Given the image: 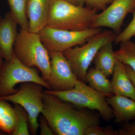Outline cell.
I'll list each match as a JSON object with an SVG mask.
<instances>
[{
	"label": "cell",
	"mask_w": 135,
	"mask_h": 135,
	"mask_svg": "<svg viewBox=\"0 0 135 135\" xmlns=\"http://www.w3.org/2000/svg\"><path fill=\"white\" fill-rule=\"evenodd\" d=\"M41 114L57 135H84L91 126L99 125V116L85 108L77 109L72 104L44 91Z\"/></svg>",
	"instance_id": "obj_1"
},
{
	"label": "cell",
	"mask_w": 135,
	"mask_h": 135,
	"mask_svg": "<svg viewBox=\"0 0 135 135\" xmlns=\"http://www.w3.org/2000/svg\"><path fill=\"white\" fill-rule=\"evenodd\" d=\"M97 11L78 6L64 0H51L47 26L70 31H82L90 27Z\"/></svg>",
	"instance_id": "obj_2"
},
{
	"label": "cell",
	"mask_w": 135,
	"mask_h": 135,
	"mask_svg": "<svg viewBox=\"0 0 135 135\" xmlns=\"http://www.w3.org/2000/svg\"><path fill=\"white\" fill-rule=\"evenodd\" d=\"M14 53L25 65L38 68L47 82L50 75V56L38 33L21 28L14 45Z\"/></svg>",
	"instance_id": "obj_3"
},
{
	"label": "cell",
	"mask_w": 135,
	"mask_h": 135,
	"mask_svg": "<svg viewBox=\"0 0 135 135\" xmlns=\"http://www.w3.org/2000/svg\"><path fill=\"white\" fill-rule=\"evenodd\" d=\"M65 102L80 108L95 110L104 120L110 121L113 118V110L107 103L105 94L98 92L78 80L72 89L62 91L45 90Z\"/></svg>",
	"instance_id": "obj_4"
},
{
	"label": "cell",
	"mask_w": 135,
	"mask_h": 135,
	"mask_svg": "<svg viewBox=\"0 0 135 135\" xmlns=\"http://www.w3.org/2000/svg\"><path fill=\"white\" fill-rule=\"evenodd\" d=\"M116 36L113 31H101L81 46H75L63 52L78 80L87 83V73L97 53L104 45L114 41Z\"/></svg>",
	"instance_id": "obj_5"
},
{
	"label": "cell",
	"mask_w": 135,
	"mask_h": 135,
	"mask_svg": "<svg viewBox=\"0 0 135 135\" xmlns=\"http://www.w3.org/2000/svg\"><path fill=\"white\" fill-rule=\"evenodd\" d=\"M29 82L38 83L47 90H51L49 83L34 67L25 65L14 53L12 58L5 61L0 70V97L15 94L18 90L16 88L17 84Z\"/></svg>",
	"instance_id": "obj_6"
},
{
	"label": "cell",
	"mask_w": 135,
	"mask_h": 135,
	"mask_svg": "<svg viewBox=\"0 0 135 135\" xmlns=\"http://www.w3.org/2000/svg\"><path fill=\"white\" fill-rule=\"evenodd\" d=\"M43 88L35 83H24L15 94L0 97L1 99L19 105L26 111L29 130L33 135L36 134L39 128L38 118L43 108Z\"/></svg>",
	"instance_id": "obj_7"
},
{
	"label": "cell",
	"mask_w": 135,
	"mask_h": 135,
	"mask_svg": "<svg viewBox=\"0 0 135 135\" xmlns=\"http://www.w3.org/2000/svg\"><path fill=\"white\" fill-rule=\"evenodd\" d=\"M100 28H90L79 31H70L47 26L38 33L41 40L49 52H63L68 49L82 45L101 32Z\"/></svg>",
	"instance_id": "obj_8"
},
{
	"label": "cell",
	"mask_w": 135,
	"mask_h": 135,
	"mask_svg": "<svg viewBox=\"0 0 135 135\" xmlns=\"http://www.w3.org/2000/svg\"><path fill=\"white\" fill-rule=\"evenodd\" d=\"M50 71L47 81L51 90L62 91L72 89L78 79L63 52H49Z\"/></svg>",
	"instance_id": "obj_9"
},
{
	"label": "cell",
	"mask_w": 135,
	"mask_h": 135,
	"mask_svg": "<svg viewBox=\"0 0 135 135\" xmlns=\"http://www.w3.org/2000/svg\"><path fill=\"white\" fill-rule=\"evenodd\" d=\"M111 3L101 13L97 14L90 28L107 27L118 32L127 15L135 9V0H113Z\"/></svg>",
	"instance_id": "obj_10"
},
{
	"label": "cell",
	"mask_w": 135,
	"mask_h": 135,
	"mask_svg": "<svg viewBox=\"0 0 135 135\" xmlns=\"http://www.w3.org/2000/svg\"><path fill=\"white\" fill-rule=\"evenodd\" d=\"M17 23L9 12L0 20V49L5 61L11 59L14 55V46L18 33Z\"/></svg>",
	"instance_id": "obj_11"
},
{
	"label": "cell",
	"mask_w": 135,
	"mask_h": 135,
	"mask_svg": "<svg viewBox=\"0 0 135 135\" xmlns=\"http://www.w3.org/2000/svg\"><path fill=\"white\" fill-rule=\"evenodd\" d=\"M51 0H27L29 31L38 33L47 25Z\"/></svg>",
	"instance_id": "obj_12"
},
{
	"label": "cell",
	"mask_w": 135,
	"mask_h": 135,
	"mask_svg": "<svg viewBox=\"0 0 135 135\" xmlns=\"http://www.w3.org/2000/svg\"><path fill=\"white\" fill-rule=\"evenodd\" d=\"M106 100L112 109L113 118L116 123H126L135 119V100L115 95L107 97Z\"/></svg>",
	"instance_id": "obj_13"
},
{
	"label": "cell",
	"mask_w": 135,
	"mask_h": 135,
	"mask_svg": "<svg viewBox=\"0 0 135 135\" xmlns=\"http://www.w3.org/2000/svg\"><path fill=\"white\" fill-rule=\"evenodd\" d=\"M112 81L114 95L127 97L135 101V86L128 77L126 66L117 61Z\"/></svg>",
	"instance_id": "obj_14"
},
{
	"label": "cell",
	"mask_w": 135,
	"mask_h": 135,
	"mask_svg": "<svg viewBox=\"0 0 135 135\" xmlns=\"http://www.w3.org/2000/svg\"><path fill=\"white\" fill-rule=\"evenodd\" d=\"M94 60L95 68L100 70L107 77L112 75L118 61L113 50V42L103 46L97 53Z\"/></svg>",
	"instance_id": "obj_15"
},
{
	"label": "cell",
	"mask_w": 135,
	"mask_h": 135,
	"mask_svg": "<svg viewBox=\"0 0 135 135\" xmlns=\"http://www.w3.org/2000/svg\"><path fill=\"white\" fill-rule=\"evenodd\" d=\"M86 79L90 86L97 91L108 97L114 95L111 81L100 70L95 67L89 69Z\"/></svg>",
	"instance_id": "obj_16"
},
{
	"label": "cell",
	"mask_w": 135,
	"mask_h": 135,
	"mask_svg": "<svg viewBox=\"0 0 135 135\" xmlns=\"http://www.w3.org/2000/svg\"><path fill=\"white\" fill-rule=\"evenodd\" d=\"M17 122V115L14 107L8 102L0 99V129L11 135Z\"/></svg>",
	"instance_id": "obj_17"
},
{
	"label": "cell",
	"mask_w": 135,
	"mask_h": 135,
	"mask_svg": "<svg viewBox=\"0 0 135 135\" xmlns=\"http://www.w3.org/2000/svg\"><path fill=\"white\" fill-rule=\"evenodd\" d=\"M10 14L20 28L29 31V23L27 14V0H7Z\"/></svg>",
	"instance_id": "obj_18"
},
{
	"label": "cell",
	"mask_w": 135,
	"mask_h": 135,
	"mask_svg": "<svg viewBox=\"0 0 135 135\" xmlns=\"http://www.w3.org/2000/svg\"><path fill=\"white\" fill-rule=\"evenodd\" d=\"M120 44L119 49L115 51L117 60L129 66L135 72V42L130 40Z\"/></svg>",
	"instance_id": "obj_19"
},
{
	"label": "cell",
	"mask_w": 135,
	"mask_h": 135,
	"mask_svg": "<svg viewBox=\"0 0 135 135\" xmlns=\"http://www.w3.org/2000/svg\"><path fill=\"white\" fill-rule=\"evenodd\" d=\"M14 109L17 115L16 127L11 135H29V117L26 111L18 104H14Z\"/></svg>",
	"instance_id": "obj_20"
},
{
	"label": "cell",
	"mask_w": 135,
	"mask_h": 135,
	"mask_svg": "<svg viewBox=\"0 0 135 135\" xmlns=\"http://www.w3.org/2000/svg\"><path fill=\"white\" fill-rule=\"evenodd\" d=\"M133 13V18L129 24L115 37L114 42L116 44L130 40L132 37L135 36V9Z\"/></svg>",
	"instance_id": "obj_21"
},
{
	"label": "cell",
	"mask_w": 135,
	"mask_h": 135,
	"mask_svg": "<svg viewBox=\"0 0 135 135\" xmlns=\"http://www.w3.org/2000/svg\"><path fill=\"white\" fill-rule=\"evenodd\" d=\"M84 135H119V132L114 129L111 126L102 127L99 125H95L89 128Z\"/></svg>",
	"instance_id": "obj_22"
},
{
	"label": "cell",
	"mask_w": 135,
	"mask_h": 135,
	"mask_svg": "<svg viewBox=\"0 0 135 135\" xmlns=\"http://www.w3.org/2000/svg\"><path fill=\"white\" fill-rule=\"evenodd\" d=\"M113 0H85L87 7L97 10H103L108 4L111 3Z\"/></svg>",
	"instance_id": "obj_23"
},
{
	"label": "cell",
	"mask_w": 135,
	"mask_h": 135,
	"mask_svg": "<svg viewBox=\"0 0 135 135\" xmlns=\"http://www.w3.org/2000/svg\"><path fill=\"white\" fill-rule=\"evenodd\" d=\"M39 128L40 129V134L41 135H55L47 121L45 117L42 114L40 116L39 120Z\"/></svg>",
	"instance_id": "obj_24"
},
{
	"label": "cell",
	"mask_w": 135,
	"mask_h": 135,
	"mask_svg": "<svg viewBox=\"0 0 135 135\" xmlns=\"http://www.w3.org/2000/svg\"><path fill=\"white\" fill-rule=\"evenodd\" d=\"M118 131L119 135H135V123H125Z\"/></svg>",
	"instance_id": "obj_25"
},
{
	"label": "cell",
	"mask_w": 135,
	"mask_h": 135,
	"mask_svg": "<svg viewBox=\"0 0 135 135\" xmlns=\"http://www.w3.org/2000/svg\"><path fill=\"white\" fill-rule=\"evenodd\" d=\"M125 65L128 77L135 86V72L129 66L127 65Z\"/></svg>",
	"instance_id": "obj_26"
},
{
	"label": "cell",
	"mask_w": 135,
	"mask_h": 135,
	"mask_svg": "<svg viewBox=\"0 0 135 135\" xmlns=\"http://www.w3.org/2000/svg\"><path fill=\"white\" fill-rule=\"evenodd\" d=\"M64 1L71 3L75 5H78V6H83L85 3V0H64Z\"/></svg>",
	"instance_id": "obj_27"
},
{
	"label": "cell",
	"mask_w": 135,
	"mask_h": 135,
	"mask_svg": "<svg viewBox=\"0 0 135 135\" xmlns=\"http://www.w3.org/2000/svg\"><path fill=\"white\" fill-rule=\"evenodd\" d=\"M3 59H3V57L1 51L0 49V70L2 68L4 64V62L3 61Z\"/></svg>",
	"instance_id": "obj_28"
},
{
	"label": "cell",
	"mask_w": 135,
	"mask_h": 135,
	"mask_svg": "<svg viewBox=\"0 0 135 135\" xmlns=\"http://www.w3.org/2000/svg\"><path fill=\"white\" fill-rule=\"evenodd\" d=\"M7 134L0 129V135H5Z\"/></svg>",
	"instance_id": "obj_29"
},
{
	"label": "cell",
	"mask_w": 135,
	"mask_h": 135,
	"mask_svg": "<svg viewBox=\"0 0 135 135\" xmlns=\"http://www.w3.org/2000/svg\"><path fill=\"white\" fill-rule=\"evenodd\" d=\"M1 17H0V20H1Z\"/></svg>",
	"instance_id": "obj_30"
}]
</instances>
